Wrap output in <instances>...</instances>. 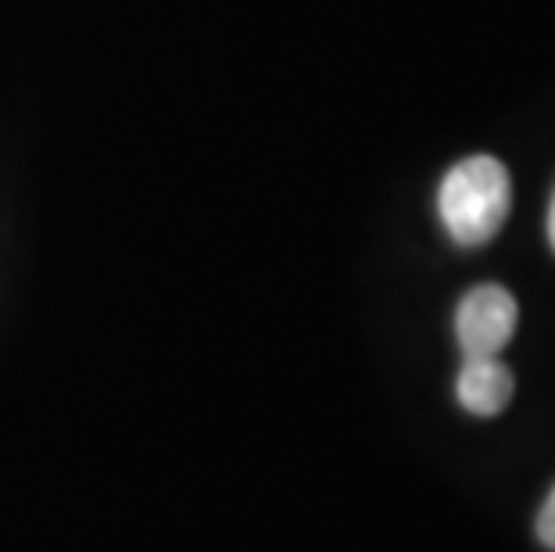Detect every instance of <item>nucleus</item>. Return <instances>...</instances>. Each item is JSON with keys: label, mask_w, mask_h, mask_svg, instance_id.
<instances>
[{"label": "nucleus", "mask_w": 555, "mask_h": 552, "mask_svg": "<svg viewBox=\"0 0 555 552\" xmlns=\"http://www.w3.org/2000/svg\"><path fill=\"white\" fill-rule=\"evenodd\" d=\"M538 538H541V545L555 549V488L548 491L545 506L538 513Z\"/></svg>", "instance_id": "obj_4"}, {"label": "nucleus", "mask_w": 555, "mask_h": 552, "mask_svg": "<svg viewBox=\"0 0 555 552\" xmlns=\"http://www.w3.org/2000/svg\"><path fill=\"white\" fill-rule=\"evenodd\" d=\"M519 323V305L502 284H480L459 301L455 337L463 359H488L509 345Z\"/></svg>", "instance_id": "obj_2"}, {"label": "nucleus", "mask_w": 555, "mask_h": 552, "mask_svg": "<svg viewBox=\"0 0 555 552\" xmlns=\"http://www.w3.org/2000/svg\"><path fill=\"white\" fill-rule=\"evenodd\" d=\"M516 391L513 370L499 356L488 359H463V370L455 377L459 406L474 416H499Z\"/></svg>", "instance_id": "obj_3"}, {"label": "nucleus", "mask_w": 555, "mask_h": 552, "mask_svg": "<svg viewBox=\"0 0 555 552\" xmlns=\"http://www.w3.org/2000/svg\"><path fill=\"white\" fill-rule=\"evenodd\" d=\"M548 241L555 248V194H552V208H548Z\"/></svg>", "instance_id": "obj_5"}, {"label": "nucleus", "mask_w": 555, "mask_h": 552, "mask_svg": "<svg viewBox=\"0 0 555 552\" xmlns=\"http://www.w3.org/2000/svg\"><path fill=\"white\" fill-rule=\"evenodd\" d=\"M513 208L509 169L491 155H474L455 162L444 172L437 191V216H441L448 238L463 248H480L499 238Z\"/></svg>", "instance_id": "obj_1"}]
</instances>
